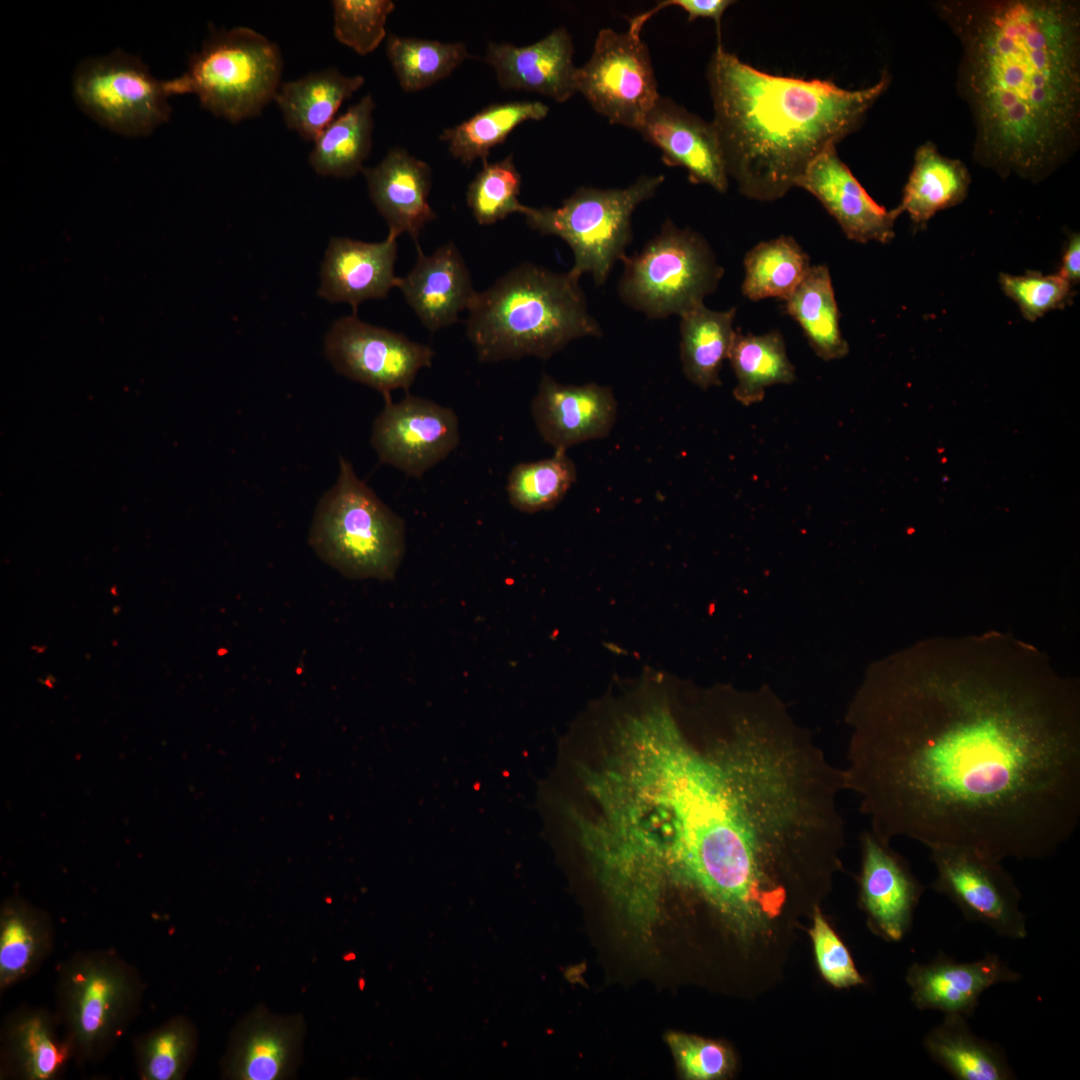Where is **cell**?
<instances>
[{
  "label": "cell",
  "instance_id": "obj_46",
  "mask_svg": "<svg viewBox=\"0 0 1080 1080\" xmlns=\"http://www.w3.org/2000/svg\"><path fill=\"white\" fill-rule=\"evenodd\" d=\"M1058 274L1070 284H1076L1080 281V237L1078 233H1074L1069 239Z\"/></svg>",
  "mask_w": 1080,
  "mask_h": 1080
},
{
  "label": "cell",
  "instance_id": "obj_1",
  "mask_svg": "<svg viewBox=\"0 0 1080 1080\" xmlns=\"http://www.w3.org/2000/svg\"><path fill=\"white\" fill-rule=\"evenodd\" d=\"M697 730L657 709L624 725L591 787L592 847L629 891L673 892L734 954L766 960L842 869V768L763 703Z\"/></svg>",
  "mask_w": 1080,
  "mask_h": 1080
},
{
  "label": "cell",
  "instance_id": "obj_34",
  "mask_svg": "<svg viewBox=\"0 0 1080 1080\" xmlns=\"http://www.w3.org/2000/svg\"><path fill=\"white\" fill-rule=\"evenodd\" d=\"M728 359L737 379L733 395L744 406L762 401L766 388L795 380L794 366L778 331L762 335L736 331Z\"/></svg>",
  "mask_w": 1080,
  "mask_h": 1080
},
{
  "label": "cell",
  "instance_id": "obj_18",
  "mask_svg": "<svg viewBox=\"0 0 1080 1080\" xmlns=\"http://www.w3.org/2000/svg\"><path fill=\"white\" fill-rule=\"evenodd\" d=\"M304 1032L300 1015L277 1016L258 1007L231 1034L221 1062L222 1076L231 1080L293 1076L301 1060Z\"/></svg>",
  "mask_w": 1080,
  "mask_h": 1080
},
{
  "label": "cell",
  "instance_id": "obj_15",
  "mask_svg": "<svg viewBox=\"0 0 1080 1080\" xmlns=\"http://www.w3.org/2000/svg\"><path fill=\"white\" fill-rule=\"evenodd\" d=\"M384 399L371 434L381 463L421 478L458 446L459 421L451 408L408 392L397 403Z\"/></svg>",
  "mask_w": 1080,
  "mask_h": 1080
},
{
  "label": "cell",
  "instance_id": "obj_36",
  "mask_svg": "<svg viewBox=\"0 0 1080 1080\" xmlns=\"http://www.w3.org/2000/svg\"><path fill=\"white\" fill-rule=\"evenodd\" d=\"M808 255L789 236L760 242L744 258L742 293L752 301L787 300L810 268Z\"/></svg>",
  "mask_w": 1080,
  "mask_h": 1080
},
{
  "label": "cell",
  "instance_id": "obj_32",
  "mask_svg": "<svg viewBox=\"0 0 1080 1080\" xmlns=\"http://www.w3.org/2000/svg\"><path fill=\"white\" fill-rule=\"evenodd\" d=\"M786 311L800 325L818 357L829 361L847 355L849 347L840 330L838 306L827 266L809 268L786 300Z\"/></svg>",
  "mask_w": 1080,
  "mask_h": 1080
},
{
  "label": "cell",
  "instance_id": "obj_22",
  "mask_svg": "<svg viewBox=\"0 0 1080 1080\" xmlns=\"http://www.w3.org/2000/svg\"><path fill=\"white\" fill-rule=\"evenodd\" d=\"M573 53L570 33L558 27L527 46L490 42L485 61L493 67L502 89L524 90L565 102L577 93Z\"/></svg>",
  "mask_w": 1080,
  "mask_h": 1080
},
{
  "label": "cell",
  "instance_id": "obj_17",
  "mask_svg": "<svg viewBox=\"0 0 1080 1080\" xmlns=\"http://www.w3.org/2000/svg\"><path fill=\"white\" fill-rule=\"evenodd\" d=\"M638 132L661 151L665 165L684 168L689 182L720 193L728 189L724 153L713 122L660 95Z\"/></svg>",
  "mask_w": 1080,
  "mask_h": 1080
},
{
  "label": "cell",
  "instance_id": "obj_21",
  "mask_svg": "<svg viewBox=\"0 0 1080 1080\" xmlns=\"http://www.w3.org/2000/svg\"><path fill=\"white\" fill-rule=\"evenodd\" d=\"M797 187L814 195L849 239L888 243L894 238L898 215L871 198L839 158L835 146L810 164Z\"/></svg>",
  "mask_w": 1080,
  "mask_h": 1080
},
{
  "label": "cell",
  "instance_id": "obj_45",
  "mask_svg": "<svg viewBox=\"0 0 1080 1080\" xmlns=\"http://www.w3.org/2000/svg\"><path fill=\"white\" fill-rule=\"evenodd\" d=\"M734 1L730 0H664L658 2L650 10L639 14L629 20L628 31L634 35L640 36L642 27L644 24L656 13L669 7L676 6L684 10L688 15V20L693 21L697 18H711L715 21L718 31V39H720L721 18L726 9L732 5Z\"/></svg>",
  "mask_w": 1080,
  "mask_h": 1080
},
{
  "label": "cell",
  "instance_id": "obj_38",
  "mask_svg": "<svg viewBox=\"0 0 1080 1080\" xmlns=\"http://www.w3.org/2000/svg\"><path fill=\"white\" fill-rule=\"evenodd\" d=\"M194 1024L177 1015L134 1040L139 1077L144 1080H180L190 1068L197 1050Z\"/></svg>",
  "mask_w": 1080,
  "mask_h": 1080
},
{
  "label": "cell",
  "instance_id": "obj_11",
  "mask_svg": "<svg viewBox=\"0 0 1080 1080\" xmlns=\"http://www.w3.org/2000/svg\"><path fill=\"white\" fill-rule=\"evenodd\" d=\"M72 87L75 101L87 115L125 136L148 135L171 115L165 81L121 50L83 60Z\"/></svg>",
  "mask_w": 1080,
  "mask_h": 1080
},
{
  "label": "cell",
  "instance_id": "obj_24",
  "mask_svg": "<svg viewBox=\"0 0 1080 1080\" xmlns=\"http://www.w3.org/2000/svg\"><path fill=\"white\" fill-rule=\"evenodd\" d=\"M397 238L363 242L345 237L330 240L321 266L318 295L357 307L370 299L385 298L397 286L394 274Z\"/></svg>",
  "mask_w": 1080,
  "mask_h": 1080
},
{
  "label": "cell",
  "instance_id": "obj_19",
  "mask_svg": "<svg viewBox=\"0 0 1080 1080\" xmlns=\"http://www.w3.org/2000/svg\"><path fill=\"white\" fill-rule=\"evenodd\" d=\"M536 428L554 450L606 437L614 426L617 402L612 390L596 383L562 384L543 374L531 404Z\"/></svg>",
  "mask_w": 1080,
  "mask_h": 1080
},
{
  "label": "cell",
  "instance_id": "obj_7",
  "mask_svg": "<svg viewBox=\"0 0 1080 1080\" xmlns=\"http://www.w3.org/2000/svg\"><path fill=\"white\" fill-rule=\"evenodd\" d=\"M143 993L138 970L112 951H83L68 958L58 971L55 1013L74 1060H102L137 1015Z\"/></svg>",
  "mask_w": 1080,
  "mask_h": 1080
},
{
  "label": "cell",
  "instance_id": "obj_20",
  "mask_svg": "<svg viewBox=\"0 0 1080 1080\" xmlns=\"http://www.w3.org/2000/svg\"><path fill=\"white\" fill-rule=\"evenodd\" d=\"M1020 979L1021 975L994 953L972 962H958L940 953L929 963L912 964L905 977L917 1009L966 1018L973 1015L984 991Z\"/></svg>",
  "mask_w": 1080,
  "mask_h": 1080
},
{
  "label": "cell",
  "instance_id": "obj_25",
  "mask_svg": "<svg viewBox=\"0 0 1080 1080\" xmlns=\"http://www.w3.org/2000/svg\"><path fill=\"white\" fill-rule=\"evenodd\" d=\"M0 1044L1 1079L53 1080L74 1060L56 1013L45 1008L22 1006L9 1013Z\"/></svg>",
  "mask_w": 1080,
  "mask_h": 1080
},
{
  "label": "cell",
  "instance_id": "obj_13",
  "mask_svg": "<svg viewBox=\"0 0 1080 1080\" xmlns=\"http://www.w3.org/2000/svg\"><path fill=\"white\" fill-rule=\"evenodd\" d=\"M929 850L936 869L932 889L949 898L965 919L1003 937L1027 936L1020 890L1000 860L962 846L941 845Z\"/></svg>",
  "mask_w": 1080,
  "mask_h": 1080
},
{
  "label": "cell",
  "instance_id": "obj_10",
  "mask_svg": "<svg viewBox=\"0 0 1080 1080\" xmlns=\"http://www.w3.org/2000/svg\"><path fill=\"white\" fill-rule=\"evenodd\" d=\"M621 261L620 298L656 319L681 316L702 304L724 273L705 238L669 219L640 252Z\"/></svg>",
  "mask_w": 1080,
  "mask_h": 1080
},
{
  "label": "cell",
  "instance_id": "obj_12",
  "mask_svg": "<svg viewBox=\"0 0 1080 1080\" xmlns=\"http://www.w3.org/2000/svg\"><path fill=\"white\" fill-rule=\"evenodd\" d=\"M576 92L611 124L638 131L660 94L640 36L601 29L589 60L577 68Z\"/></svg>",
  "mask_w": 1080,
  "mask_h": 1080
},
{
  "label": "cell",
  "instance_id": "obj_26",
  "mask_svg": "<svg viewBox=\"0 0 1080 1080\" xmlns=\"http://www.w3.org/2000/svg\"><path fill=\"white\" fill-rule=\"evenodd\" d=\"M370 198L388 227V235L408 234L418 244L422 229L437 215L429 204L430 166L402 148L391 149L375 167L362 170Z\"/></svg>",
  "mask_w": 1080,
  "mask_h": 1080
},
{
  "label": "cell",
  "instance_id": "obj_4",
  "mask_svg": "<svg viewBox=\"0 0 1080 1080\" xmlns=\"http://www.w3.org/2000/svg\"><path fill=\"white\" fill-rule=\"evenodd\" d=\"M707 80L728 176L746 197L772 201L797 187L818 156L860 127L891 75L883 70L876 83L859 90L773 75L742 62L719 39Z\"/></svg>",
  "mask_w": 1080,
  "mask_h": 1080
},
{
  "label": "cell",
  "instance_id": "obj_16",
  "mask_svg": "<svg viewBox=\"0 0 1080 1080\" xmlns=\"http://www.w3.org/2000/svg\"><path fill=\"white\" fill-rule=\"evenodd\" d=\"M858 901L870 929L887 941H900L910 930L925 887L907 860L871 830L860 835Z\"/></svg>",
  "mask_w": 1080,
  "mask_h": 1080
},
{
  "label": "cell",
  "instance_id": "obj_41",
  "mask_svg": "<svg viewBox=\"0 0 1080 1080\" xmlns=\"http://www.w3.org/2000/svg\"><path fill=\"white\" fill-rule=\"evenodd\" d=\"M332 7L335 38L366 55L386 37L387 17L395 4L390 0H334Z\"/></svg>",
  "mask_w": 1080,
  "mask_h": 1080
},
{
  "label": "cell",
  "instance_id": "obj_42",
  "mask_svg": "<svg viewBox=\"0 0 1080 1080\" xmlns=\"http://www.w3.org/2000/svg\"><path fill=\"white\" fill-rule=\"evenodd\" d=\"M665 1040L685 1079H725L735 1070L734 1054L722 1042L675 1031L668 1032Z\"/></svg>",
  "mask_w": 1080,
  "mask_h": 1080
},
{
  "label": "cell",
  "instance_id": "obj_2",
  "mask_svg": "<svg viewBox=\"0 0 1080 1080\" xmlns=\"http://www.w3.org/2000/svg\"><path fill=\"white\" fill-rule=\"evenodd\" d=\"M916 663V662H915ZM842 768L871 831L891 843L1054 855L1080 821V692L1002 638L925 644L868 685Z\"/></svg>",
  "mask_w": 1080,
  "mask_h": 1080
},
{
  "label": "cell",
  "instance_id": "obj_14",
  "mask_svg": "<svg viewBox=\"0 0 1080 1080\" xmlns=\"http://www.w3.org/2000/svg\"><path fill=\"white\" fill-rule=\"evenodd\" d=\"M324 351L339 374L379 391L384 398L396 389L408 392L418 372L430 367L434 357L429 346L363 322L356 314L334 322L325 336Z\"/></svg>",
  "mask_w": 1080,
  "mask_h": 1080
},
{
  "label": "cell",
  "instance_id": "obj_40",
  "mask_svg": "<svg viewBox=\"0 0 1080 1080\" xmlns=\"http://www.w3.org/2000/svg\"><path fill=\"white\" fill-rule=\"evenodd\" d=\"M521 175L512 155L493 163L483 162L482 169L469 183L467 204L480 225H491L513 213L524 214L520 203Z\"/></svg>",
  "mask_w": 1080,
  "mask_h": 1080
},
{
  "label": "cell",
  "instance_id": "obj_35",
  "mask_svg": "<svg viewBox=\"0 0 1080 1080\" xmlns=\"http://www.w3.org/2000/svg\"><path fill=\"white\" fill-rule=\"evenodd\" d=\"M548 112L549 107L538 101L493 103L462 123L444 130L440 139L447 142L454 158L469 166L476 159L487 161L490 150L503 143L518 125L529 120H541Z\"/></svg>",
  "mask_w": 1080,
  "mask_h": 1080
},
{
  "label": "cell",
  "instance_id": "obj_43",
  "mask_svg": "<svg viewBox=\"0 0 1080 1080\" xmlns=\"http://www.w3.org/2000/svg\"><path fill=\"white\" fill-rule=\"evenodd\" d=\"M999 281L1004 293L1018 304L1023 316L1030 321L1064 306L1071 295V284L1058 273L1001 274Z\"/></svg>",
  "mask_w": 1080,
  "mask_h": 1080
},
{
  "label": "cell",
  "instance_id": "obj_23",
  "mask_svg": "<svg viewBox=\"0 0 1080 1080\" xmlns=\"http://www.w3.org/2000/svg\"><path fill=\"white\" fill-rule=\"evenodd\" d=\"M399 288L421 323L431 332L459 320L476 296L469 270L453 243L425 255L417 245L413 268L398 278Z\"/></svg>",
  "mask_w": 1080,
  "mask_h": 1080
},
{
  "label": "cell",
  "instance_id": "obj_6",
  "mask_svg": "<svg viewBox=\"0 0 1080 1080\" xmlns=\"http://www.w3.org/2000/svg\"><path fill=\"white\" fill-rule=\"evenodd\" d=\"M309 544L347 578L391 579L405 553V526L340 457L336 483L318 502Z\"/></svg>",
  "mask_w": 1080,
  "mask_h": 1080
},
{
  "label": "cell",
  "instance_id": "obj_37",
  "mask_svg": "<svg viewBox=\"0 0 1080 1080\" xmlns=\"http://www.w3.org/2000/svg\"><path fill=\"white\" fill-rule=\"evenodd\" d=\"M386 54L401 88L417 92L447 77L472 57L462 42H440L390 34Z\"/></svg>",
  "mask_w": 1080,
  "mask_h": 1080
},
{
  "label": "cell",
  "instance_id": "obj_44",
  "mask_svg": "<svg viewBox=\"0 0 1080 1080\" xmlns=\"http://www.w3.org/2000/svg\"><path fill=\"white\" fill-rule=\"evenodd\" d=\"M808 930L816 963L822 977L835 988L863 985L865 979L857 970L853 958L837 933L825 919L820 908L811 918Z\"/></svg>",
  "mask_w": 1080,
  "mask_h": 1080
},
{
  "label": "cell",
  "instance_id": "obj_3",
  "mask_svg": "<svg viewBox=\"0 0 1080 1080\" xmlns=\"http://www.w3.org/2000/svg\"><path fill=\"white\" fill-rule=\"evenodd\" d=\"M960 47L956 88L972 157L1003 178L1038 182L1080 145V2L937 0Z\"/></svg>",
  "mask_w": 1080,
  "mask_h": 1080
},
{
  "label": "cell",
  "instance_id": "obj_27",
  "mask_svg": "<svg viewBox=\"0 0 1080 1080\" xmlns=\"http://www.w3.org/2000/svg\"><path fill=\"white\" fill-rule=\"evenodd\" d=\"M971 176L965 163L940 152L932 141L920 144L904 186L899 216L906 212L912 222L923 226L937 212L960 204L967 197Z\"/></svg>",
  "mask_w": 1080,
  "mask_h": 1080
},
{
  "label": "cell",
  "instance_id": "obj_8",
  "mask_svg": "<svg viewBox=\"0 0 1080 1080\" xmlns=\"http://www.w3.org/2000/svg\"><path fill=\"white\" fill-rule=\"evenodd\" d=\"M282 67L278 46L255 30H214L165 88L169 96L195 94L202 108L236 123L260 115L275 99Z\"/></svg>",
  "mask_w": 1080,
  "mask_h": 1080
},
{
  "label": "cell",
  "instance_id": "obj_31",
  "mask_svg": "<svg viewBox=\"0 0 1080 1080\" xmlns=\"http://www.w3.org/2000/svg\"><path fill=\"white\" fill-rule=\"evenodd\" d=\"M736 308L716 311L704 303L680 316V359L686 378L703 390L721 384L723 362L735 335Z\"/></svg>",
  "mask_w": 1080,
  "mask_h": 1080
},
{
  "label": "cell",
  "instance_id": "obj_30",
  "mask_svg": "<svg viewBox=\"0 0 1080 1080\" xmlns=\"http://www.w3.org/2000/svg\"><path fill=\"white\" fill-rule=\"evenodd\" d=\"M923 1047L954 1079H1015L1003 1050L977 1036L964 1016L945 1014L943 1021L924 1036Z\"/></svg>",
  "mask_w": 1080,
  "mask_h": 1080
},
{
  "label": "cell",
  "instance_id": "obj_33",
  "mask_svg": "<svg viewBox=\"0 0 1080 1080\" xmlns=\"http://www.w3.org/2000/svg\"><path fill=\"white\" fill-rule=\"evenodd\" d=\"M374 108L371 95L363 96L314 140L309 163L317 174L349 178L363 170L372 146Z\"/></svg>",
  "mask_w": 1080,
  "mask_h": 1080
},
{
  "label": "cell",
  "instance_id": "obj_39",
  "mask_svg": "<svg viewBox=\"0 0 1080 1080\" xmlns=\"http://www.w3.org/2000/svg\"><path fill=\"white\" fill-rule=\"evenodd\" d=\"M577 478L576 466L565 450L552 457L515 465L509 473L506 491L510 504L525 513L555 507Z\"/></svg>",
  "mask_w": 1080,
  "mask_h": 1080
},
{
  "label": "cell",
  "instance_id": "obj_29",
  "mask_svg": "<svg viewBox=\"0 0 1080 1080\" xmlns=\"http://www.w3.org/2000/svg\"><path fill=\"white\" fill-rule=\"evenodd\" d=\"M362 75L346 76L336 68L282 83L275 96L286 125L313 141L335 119L341 104L364 84Z\"/></svg>",
  "mask_w": 1080,
  "mask_h": 1080
},
{
  "label": "cell",
  "instance_id": "obj_5",
  "mask_svg": "<svg viewBox=\"0 0 1080 1080\" xmlns=\"http://www.w3.org/2000/svg\"><path fill=\"white\" fill-rule=\"evenodd\" d=\"M580 278L523 263L477 292L466 334L482 363L534 356L548 359L582 337H600Z\"/></svg>",
  "mask_w": 1080,
  "mask_h": 1080
},
{
  "label": "cell",
  "instance_id": "obj_28",
  "mask_svg": "<svg viewBox=\"0 0 1080 1080\" xmlns=\"http://www.w3.org/2000/svg\"><path fill=\"white\" fill-rule=\"evenodd\" d=\"M55 929L51 916L18 897L0 907V990L29 978L53 950Z\"/></svg>",
  "mask_w": 1080,
  "mask_h": 1080
},
{
  "label": "cell",
  "instance_id": "obj_9",
  "mask_svg": "<svg viewBox=\"0 0 1080 1080\" xmlns=\"http://www.w3.org/2000/svg\"><path fill=\"white\" fill-rule=\"evenodd\" d=\"M663 175H642L626 188L580 187L557 207H527L528 226L542 235L563 239L571 248L570 273H589L597 286L607 280L613 265L626 255L632 240V214L653 197Z\"/></svg>",
  "mask_w": 1080,
  "mask_h": 1080
}]
</instances>
